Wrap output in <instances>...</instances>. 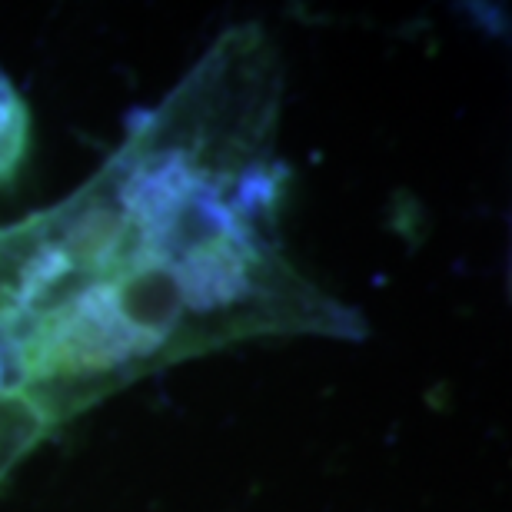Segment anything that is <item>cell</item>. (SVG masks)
Wrapping results in <instances>:
<instances>
[{
    "label": "cell",
    "instance_id": "obj_1",
    "mask_svg": "<svg viewBox=\"0 0 512 512\" xmlns=\"http://www.w3.org/2000/svg\"><path fill=\"white\" fill-rule=\"evenodd\" d=\"M27 107L20 94L14 90V84L7 80V74L0 70V183L10 180L24 160L27 150Z\"/></svg>",
    "mask_w": 512,
    "mask_h": 512
}]
</instances>
